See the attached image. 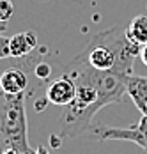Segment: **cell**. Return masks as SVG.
Returning <instances> with one entry per match:
<instances>
[{"label": "cell", "instance_id": "cell-1", "mask_svg": "<svg viewBox=\"0 0 147 154\" xmlns=\"http://www.w3.org/2000/svg\"><path fill=\"white\" fill-rule=\"evenodd\" d=\"M140 51L142 46L130 41L126 30L112 27L96 34L78 55L98 71H119L130 76L133 75V62L140 57Z\"/></svg>", "mask_w": 147, "mask_h": 154}, {"label": "cell", "instance_id": "cell-2", "mask_svg": "<svg viewBox=\"0 0 147 154\" xmlns=\"http://www.w3.org/2000/svg\"><path fill=\"white\" fill-rule=\"evenodd\" d=\"M23 94H4L0 92V149H14L20 154H34L29 147V126L25 113Z\"/></svg>", "mask_w": 147, "mask_h": 154}, {"label": "cell", "instance_id": "cell-3", "mask_svg": "<svg viewBox=\"0 0 147 154\" xmlns=\"http://www.w3.org/2000/svg\"><path fill=\"white\" fill-rule=\"evenodd\" d=\"M98 140H128L147 151V115H142L140 122L130 128H110L103 124H90L89 128Z\"/></svg>", "mask_w": 147, "mask_h": 154}, {"label": "cell", "instance_id": "cell-4", "mask_svg": "<svg viewBox=\"0 0 147 154\" xmlns=\"http://www.w3.org/2000/svg\"><path fill=\"white\" fill-rule=\"evenodd\" d=\"M76 94V85L74 80L69 75L62 73L59 78H53L52 82H48L44 96L52 105H59V106H66L74 99Z\"/></svg>", "mask_w": 147, "mask_h": 154}, {"label": "cell", "instance_id": "cell-5", "mask_svg": "<svg viewBox=\"0 0 147 154\" xmlns=\"http://www.w3.org/2000/svg\"><path fill=\"white\" fill-rule=\"evenodd\" d=\"M29 89V75L21 67H9L0 75V92L4 94H23Z\"/></svg>", "mask_w": 147, "mask_h": 154}, {"label": "cell", "instance_id": "cell-6", "mask_svg": "<svg viewBox=\"0 0 147 154\" xmlns=\"http://www.w3.org/2000/svg\"><path fill=\"white\" fill-rule=\"evenodd\" d=\"M37 46H39V41H37V35L34 30L20 32V34H14L13 37H9V51H11L13 59L27 57Z\"/></svg>", "mask_w": 147, "mask_h": 154}, {"label": "cell", "instance_id": "cell-7", "mask_svg": "<svg viewBox=\"0 0 147 154\" xmlns=\"http://www.w3.org/2000/svg\"><path fill=\"white\" fill-rule=\"evenodd\" d=\"M126 94L131 97L135 106L144 113L147 105V78L131 75L126 82Z\"/></svg>", "mask_w": 147, "mask_h": 154}, {"label": "cell", "instance_id": "cell-8", "mask_svg": "<svg viewBox=\"0 0 147 154\" xmlns=\"http://www.w3.org/2000/svg\"><path fill=\"white\" fill-rule=\"evenodd\" d=\"M126 35H128L130 41L140 45V46L147 45V16L145 14L135 16L130 21V25L126 27Z\"/></svg>", "mask_w": 147, "mask_h": 154}, {"label": "cell", "instance_id": "cell-9", "mask_svg": "<svg viewBox=\"0 0 147 154\" xmlns=\"http://www.w3.org/2000/svg\"><path fill=\"white\" fill-rule=\"evenodd\" d=\"M32 73H34V76L37 78V80H41V82H52L53 80V66L50 64V62L46 60H41L36 62V66L32 67Z\"/></svg>", "mask_w": 147, "mask_h": 154}, {"label": "cell", "instance_id": "cell-10", "mask_svg": "<svg viewBox=\"0 0 147 154\" xmlns=\"http://www.w3.org/2000/svg\"><path fill=\"white\" fill-rule=\"evenodd\" d=\"M14 14V7L11 0H0V23H7Z\"/></svg>", "mask_w": 147, "mask_h": 154}, {"label": "cell", "instance_id": "cell-11", "mask_svg": "<svg viewBox=\"0 0 147 154\" xmlns=\"http://www.w3.org/2000/svg\"><path fill=\"white\" fill-rule=\"evenodd\" d=\"M11 57V51H9V37L2 35L0 34V60Z\"/></svg>", "mask_w": 147, "mask_h": 154}, {"label": "cell", "instance_id": "cell-12", "mask_svg": "<svg viewBox=\"0 0 147 154\" xmlns=\"http://www.w3.org/2000/svg\"><path fill=\"white\" fill-rule=\"evenodd\" d=\"M46 103H50V101H48L46 96H44L43 99H37V101L34 103V110H36V112H43L44 108H46Z\"/></svg>", "mask_w": 147, "mask_h": 154}, {"label": "cell", "instance_id": "cell-13", "mask_svg": "<svg viewBox=\"0 0 147 154\" xmlns=\"http://www.w3.org/2000/svg\"><path fill=\"white\" fill-rule=\"evenodd\" d=\"M50 143H52V147H60L62 137H60L59 133H57V135H52V137H50Z\"/></svg>", "mask_w": 147, "mask_h": 154}, {"label": "cell", "instance_id": "cell-14", "mask_svg": "<svg viewBox=\"0 0 147 154\" xmlns=\"http://www.w3.org/2000/svg\"><path fill=\"white\" fill-rule=\"evenodd\" d=\"M140 59H142V62L147 66V45H144L142 46V51H140Z\"/></svg>", "mask_w": 147, "mask_h": 154}, {"label": "cell", "instance_id": "cell-15", "mask_svg": "<svg viewBox=\"0 0 147 154\" xmlns=\"http://www.w3.org/2000/svg\"><path fill=\"white\" fill-rule=\"evenodd\" d=\"M34 154H50V152H48V149H46L44 145H39V147L34 151Z\"/></svg>", "mask_w": 147, "mask_h": 154}, {"label": "cell", "instance_id": "cell-16", "mask_svg": "<svg viewBox=\"0 0 147 154\" xmlns=\"http://www.w3.org/2000/svg\"><path fill=\"white\" fill-rule=\"evenodd\" d=\"M5 29H7V25H5V23H0V34L5 32Z\"/></svg>", "mask_w": 147, "mask_h": 154}, {"label": "cell", "instance_id": "cell-17", "mask_svg": "<svg viewBox=\"0 0 147 154\" xmlns=\"http://www.w3.org/2000/svg\"><path fill=\"white\" fill-rule=\"evenodd\" d=\"M142 115H147V105H145V112H144V113H142Z\"/></svg>", "mask_w": 147, "mask_h": 154}, {"label": "cell", "instance_id": "cell-18", "mask_svg": "<svg viewBox=\"0 0 147 154\" xmlns=\"http://www.w3.org/2000/svg\"><path fill=\"white\" fill-rule=\"evenodd\" d=\"M0 154H2V149H0Z\"/></svg>", "mask_w": 147, "mask_h": 154}]
</instances>
